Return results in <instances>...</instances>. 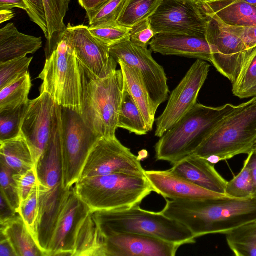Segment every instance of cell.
<instances>
[{"label":"cell","mask_w":256,"mask_h":256,"mask_svg":"<svg viewBox=\"0 0 256 256\" xmlns=\"http://www.w3.org/2000/svg\"><path fill=\"white\" fill-rule=\"evenodd\" d=\"M166 200L161 212L186 226L196 238L208 234L226 235L256 220V198Z\"/></svg>","instance_id":"cell-1"},{"label":"cell","mask_w":256,"mask_h":256,"mask_svg":"<svg viewBox=\"0 0 256 256\" xmlns=\"http://www.w3.org/2000/svg\"><path fill=\"white\" fill-rule=\"evenodd\" d=\"M234 107L230 104L212 107L196 103L156 144V159L174 165L193 154Z\"/></svg>","instance_id":"cell-2"},{"label":"cell","mask_w":256,"mask_h":256,"mask_svg":"<svg viewBox=\"0 0 256 256\" xmlns=\"http://www.w3.org/2000/svg\"><path fill=\"white\" fill-rule=\"evenodd\" d=\"M104 236L132 233L157 238L180 246L196 242L191 232L162 212H154L136 206L130 208L92 211Z\"/></svg>","instance_id":"cell-3"},{"label":"cell","mask_w":256,"mask_h":256,"mask_svg":"<svg viewBox=\"0 0 256 256\" xmlns=\"http://www.w3.org/2000/svg\"><path fill=\"white\" fill-rule=\"evenodd\" d=\"M74 187L91 211L130 208L154 192L145 176L122 173L80 179Z\"/></svg>","instance_id":"cell-4"},{"label":"cell","mask_w":256,"mask_h":256,"mask_svg":"<svg viewBox=\"0 0 256 256\" xmlns=\"http://www.w3.org/2000/svg\"><path fill=\"white\" fill-rule=\"evenodd\" d=\"M82 113L85 124L101 137L114 138L125 86L121 70L99 78L82 65Z\"/></svg>","instance_id":"cell-5"},{"label":"cell","mask_w":256,"mask_h":256,"mask_svg":"<svg viewBox=\"0 0 256 256\" xmlns=\"http://www.w3.org/2000/svg\"><path fill=\"white\" fill-rule=\"evenodd\" d=\"M256 142V97L235 106L194 154L204 158L216 156L224 161L248 154Z\"/></svg>","instance_id":"cell-6"},{"label":"cell","mask_w":256,"mask_h":256,"mask_svg":"<svg viewBox=\"0 0 256 256\" xmlns=\"http://www.w3.org/2000/svg\"><path fill=\"white\" fill-rule=\"evenodd\" d=\"M38 78L42 81L40 92H48L58 105L82 115V64L66 40L62 39L46 58Z\"/></svg>","instance_id":"cell-7"},{"label":"cell","mask_w":256,"mask_h":256,"mask_svg":"<svg viewBox=\"0 0 256 256\" xmlns=\"http://www.w3.org/2000/svg\"><path fill=\"white\" fill-rule=\"evenodd\" d=\"M60 118L62 184L69 188L79 180L90 151L101 136L72 110L61 106Z\"/></svg>","instance_id":"cell-8"},{"label":"cell","mask_w":256,"mask_h":256,"mask_svg":"<svg viewBox=\"0 0 256 256\" xmlns=\"http://www.w3.org/2000/svg\"><path fill=\"white\" fill-rule=\"evenodd\" d=\"M149 20L156 34L206 36L208 17L197 0H162Z\"/></svg>","instance_id":"cell-9"},{"label":"cell","mask_w":256,"mask_h":256,"mask_svg":"<svg viewBox=\"0 0 256 256\" xmlns=\"http://www.w3.org/2000/svg\"><path fill=\"white\" fill-rule=\"evenodd\" d=\"M139 156L116 138L101 137L90 151L80 179L122 173L144 176Z\"/></svg>","instance_id":"cell-10"},{"label":"cell","mask_w":256,"mask_h":256,"mask_svg":"<svg viewBox=\"0 0 256 256\" xmlns=\"http://www.w3.org/2000/svg\"><path fill=\"white\" fill-rule=\"evenodd\" d=\"M210 65L196 60L170 94L166 106L156 122L154 136L160 138L197 103L199 92L210 72Z\"/></svg>","instance_id":"cell-11"},{"label":"cell","mask_w":256,"mask_h":256,"mask_svg":"<svg viewBox=\"0 0 256 256\" xmlns=\"http://www.w3.org/2000/svg\"><path fill=\"white\" fill-rule=\"evenodd\" d=\"M60 107L46 92L25 106L20 132L30 146L35 166L50 140Z\"/></svg>","instance_id":"cell-12"},{"label":"cell","mask_w":256,"mask_h":256,"mask_svg":"<svg viewBox=\"0 0 256 256\" xmlns=\"http://www.w3.org/2000/svg\"><path fill=\"white\" fill-rule=\"evenodd\" d=\"M206 16V38L211 51V63L232 84L252 48L248 49L241 38L228 30L214 18Z\"/></svg>","instance_id":"cell-13"},{"label":"cell","mask_w":256,"mask_h":256,"mask_svg":"<svg viewBox=\"0 0 256 256\" xmlns=\"http://www.w3.org/2000/svg\"><path fill=\"white\" fill-rule=\"evenodd\" d=\"M111 56L136 68L140 73L157 110L167 100L169 88L164 68L152 58L151 50L132 43L130 39L109 47Z\"/></svg>","instance_id":"cell-14"},{"label":"cell","mask_w":256,"mask_h":256,"mask_svg":"<svg viewBox=\"0 0 256 256\" xmlns=\"http://www.w3.org/2000/svg\"><path fill=\"white\" fill-rule=\"evenodd\" d=\"M62 39L70 44L80 62L96 77L105 78L116 70L118 63L111 56L109 47L98 40L88 26L68 24Z\"/></svg>","instance_id":"cell-15"},{"label":"cell","mask_w":256,"mask_h":256,"mask_svg":"<svg viewBox=\"0 0 256 256\" xmlns=\"http://www.w3.org/2000/svg\"><path fill=\"white\" fill-rule=\"evenodd\" d=\"M90 211L71 187L58 218L48 256H72L78 228Z\"/></svg>","instance_id":"cell-16"},{"label":"cell","mask_w":256,"mask_h":256,"mask_svg":"<svg viewBox=\"0 0 256 256\" xmlns=\"http://www.w3.org/2000/svg\"><path fill=\"white\" fill-rule=\"evenodd\" d=\"M104 237V256H174L180 245L162 239L132 233Z\"/></svg>","instance_id":"cell-17"},{"label":"cell","mask_w":256,"mask_h":256,"mask_svg":"<svg viewBox=\"0 0 256 256\" xmlns=\"http://www.w3.org/2000/svg\"><path fill=\"white\" fill-rule=\"evenodd\" d=\"M38 214L34 239L44 256L49 247L58 218L68 192L62 183L52 188L38 182Z\"/></svg>","instance_id":"cell-18"},{"label":"cell","mask_w":256,"mask_h":256,"mask_svg":"<svg viewBox=\"0 0 256 256\" xmlns=\"http://www.w3.org/2000/svg\"><path fill=\"white\" fill-rule=\"evenodd\" d=\"M144 176L154 192L165 199L200 200L234 198L226 194L216 192L198 186L168 170H145Z\"/></svg>","instance_id":"cell-19"},{"label":"cell","mask_w":256,"mask_h":256,"mask_svg":"<svg viewBox=\"0 0 256 256\" xmlns=\"http://www.w3.org/2000/svg\"><path fill=\"white\" fill-rule=\"evenodd\" d=\"M150 50L164 56H176L212 62V54L206 36L174 34H156L150 41Z\"/></svg>","instance_id":"cell-20"},{"label":"cell","mask_w":256,"mask_h":256,"mask_svg":"<svg viewBox=\"0 0 256 256\" xmlns=\"http://www.w3.org/2000/svg\"><path fill=\"white\" fill-rule=\"evenodd\" d=\"M172 174L205 189L225 194L228 181L206 158L193 154L172 165Z\"/></svg>","instance_id":"cell-21"},{"label":"cell","mask_w":256,"mask_h":256,"mask_svg":"<svg viewBox=\"0 0 256 256\" xmlns=\"http://www.w3.org/2000/svg\"><path fill=\"white\" fill-rule=\"evenodd\" d=\"M60 112L61 106L50 140L36 166L38 182L49 188L62 184Z\"/></svg>","instance_id":"cell-22"},{"label":"cell","mask_w":256,"mask_h":256,"mask_svg":"<svg viewBox=\"0 0 256 256\" xmlns=\"http://www.w3.org/2000/svg\"><path fill=\"white\" fill-rule=\"evenodd\" d=\"M206 15L234 27L256 26V8L242 0H210L202 2Z\"/></svg>","instance_id":"cell-23"},{"label":"cell","mask_w":256,"mask_h":256,"mask_svg":"<svg viewBox=\"0 0 256 256\" xmlns=\"http://www.w3.org/2000/svg\"><path fill=\"white\" fill-rule=\"evenodd\" d=\"M41 37L19 32L10 22L0 30V62L34 54L42 46Z\"/></svg>","instance_id":"cell-24"},{"label":"cell","mask_w":256,"mask_h":256,"mask_svg":"<svg viewBox=\"0 0 256 256\" xmlns=\"http://www.w3.org/2000/svg\"><path fill=\"white\" fill-rule=\"evenodd\" d=\"M120 67L125 85L145 120L149 132L152 130L156 109L149 95L140 72L122 60H116Z\"/></svg>","instance_id":"cell-25"},{"label":"cell","mask_w":256,"mask_h":256,"mask_svg":"<svg viewBox=\"0 0 256 256\" xmlns=\"http://www.w3.org/2000/svg\"><path fill=\"white\" fill-rule=\"evenodd\" d=\"M104 256V237L92 211L80 224L72 256Z\"/></svg>","instance_id":"cell-26"},{"label":"cell","mask_w":256,"mask_h":256,"mask_svg":"<svg viewBox=\"0 0 256 256\" xmlns=\"http://www.w3.org/2000/svg\"><path fill=\"white\" fill-rule=\"evenodd\" d=\"M0 232L9 240L17 256H44L19 215L0 224Z\"/></svg>","instance_id":"cell-27"},{"label":"cell","mask_w":256,"mask_h":256,"mask_svg":"<svg viewBox=\"0 0 256 256\" xmlns=\"http://www.w3.org/2000/svg\"><path fill=\"white\" fill-rule=\"evenodd\" d=\"M0 144V160L15 174H22L36 167L30 146L22 134Z\"/></svg>","instance_id":"cell-28"},{"label":"cell","mask_w":256,"mask_h":256,"mask_svg":"<svg viewBox=\"0 0 256 256\" xmlns=\"http://www.w3.org/2000/svg\"><path fill=\"white\" fill-rule=\"evenodd\" d=\"M47 22L48 37L46 48V58L54 51L66 28L64 18L68 10V0H42Z\"/></svg>","instance_id":"cell-29"},{"label":"cell","mask_w":256,"mask_h":256,"mask_svg":"<svg viewBox=\"0 0 256 256\" xmlns=\"http://www.w3.org/2000/svg\"><path fill=\"white\" fill-rule=\"evenodd\" d=\"M118 127L138 136L146 135L149 132L140 110L126 85L120 104Z\"/></svg>","instance_id":"cell-30"},{"label":"cell","mask_w":256,"mask_h":256,"mask_svg":"<svg viewBox=\"0 0 256 256\" xmlns=\"http://www.w3.org/2000/svg\"><path fill=\"white\" fill-rule=\"evenodd\" d=\"M162 0H125L117 20L118 25L131 28L140 22L149 18Z\"/></svg>","instance_id":"cell-31"},{"label":"cell","mask_w":256,"mask_h":256,"mask_svg":"<svg viewBox=\"0 0 256 256\" xmlns=\"http://www.w3.org/2000/svg\"><path fill=\"white\" fill-rule=\"evenodd\" d=\"M230 250L236 256H256V220L242 225L226 234Z\"/></svg>","instance_id":"cell-32"},{"label":"cell","mask_w":256,"mask_h":256,"mask_svg":"<svg viewBox=\"0 0 256 256\" xmlns=\"http://www.w3.org/2000/svg\"><path fill=\"white\" fill-rule=\"evenodd\" d=\"M32 87L29 72L0 90V112L15 109L26 104Z\"/></svg>","instance_id":"cell-33"},{"label":"cell","mask_w":256,"mask_h":256,"mask_svg":"<svg viewBox=\"0 0 256 256\" xmlns=\"http://www.w3.org/2000/svg\"><path fill=\"white\" fill-rule=\"evenodd\" d=\"M232 92L241 99L256 97V46L252 49L232 84Z\"/></svg>","instance_id":"cell-34"},{"label":"cell","mask_w":256,"mask_h":256,"mask_svg":"<svg viewBox=\"0 0 256 256\" xmlns=\"http://www.w3.org/2000/svg\"><path fill=\"white\" fill-rule=\"evenodd\" d=\"M250 154L244 162L240 172L232 179L228 181L225 194L236 198H248L253 197L254 188L249 166Z\"/></svg>","instance_id":"cell-35"},{"label":"cell","mask_w":256,"mask_h":256,"mask_svg":"<svg viewBox=\"0 0 256 256\" xmlns=\"http://www.w3.org/2000/svg\"><path fill=\"white\" fill-rule=\"evenodd\" d=\"M125 0H109L98 10L86 13L89 26H116Z\"/></svg>","instance_id":"cell-36"},{"label":"cell","mask_w":256,"mask_h":256,"mask_svg":"<svg viewBox=\"0 0 256 256\" xmlns=\"http://www.w3.org/2000/svg\"><path fill=\"white\" fill-rule=\"evenodd\" d=\"M32 60L26 56L0 62V90L28 73Z\"/></svg>","instance_id":"cell-37"},{"label":"cell","mask_w":256,"mask_h":256,"mask_svg":"<svg viewBox=\"0 0 256 256\" xmlns=\"http://www.w3.org/2000/svg\"><path fill=\"white\" fill-rule=\"evenodd\" d=\"M26 105L0 112V142L13 139L21 134L20 126Z\"/></svg>","instance_id":"cell-38"},{"label":"cell","mask_w":256,"mask_h":256,"mask_svg":"<svg viewBox=\"0 0 256 256\" xmlns=\"http://www.w3.org/2000/svg\"><path fill=\"white\" fill-rule=\"evenodd\" d=\"M88 30L98 40L108 47L130 39V28L119 25L88 26Z\"/></svg>","instance_id":"cell-39"},{"label":"cell","mask_w":256,"mask_h":256,"mask_svg":"<svg viewBox=\"0 0 256 256\" xmlns=\"http://www.w3.org/2000/svg\"><path fill=\"white\" fill-rule=\"evenodd\" d=\"M0 168V194L18 214L20 200L17 185L13 177L15 173L1 160Z\"/></svg>","instance_id":"cell-40"},{"label":"cell","mask_w":256,"mask_h":256,"mask_svg":"<svg viewBox=\"0 0 256 256\" xmlns=\"http://www.w3.org/2000/svg\"><path fill=\"white\" fill-rule=\"evenodd\" d=\"M18 214L34 238L38 214V185L28 197L20 203Z\"/></svg>","instance_id":"cell-41"},{"label":"cell","mask_w":256,"mask_h":256,"mask_svg":"<svg viewBox=\"0 0 256 256\" xmlns=\"http://www.w3.org/2000/svg\"><path fill=\"white\" fill-rule=\"evenodd\" d=\"M13 177L17 185L20 203L28 197L38 185L36 168L34 167L22 174H14Z\"/></svg>","instance_id":"cell-42"},{"label":"cell","mask_w":256,"mask_h":256,"mask_svg":"<svg viewBox=\"0 0 256 256\" xmlns=\"http://www.w3.org/2000/svg\"><path fill=\"white\" fill-rule=\"evenodd\" d=\"M156 35L149 18L144 20L132 28L130 31V40L144 48H148L151 40Z\"/></svg>","instance_id":"cell-43"},{"label":"cell","mask_w":256,"mask_h":256,"mask_svg":"<svg viewBox=\"0 0 256 256\" xmlns=\"http://www.w3.org/2000/svg\"><path fill=\"white\" fill-rule=\"evenodd\" d=\"M28 10L27 12L31 21L42 30L45 37H48V30L45 10L42 0H24Z\"/></svg>","instance_id":"cell-44"},{"label":"cell","mask_w":256,"mask_h":256,"mask_svg":"<svg viewBox=\"0 0 256 256\" xmlns=\"http://www.w3.org/2000/svg\"><path fill=\"white\" fill-rule=\"evenodd\" d=\"M220 22L228 30L241 38L248 49H252L256 46V26L250 27H234Z\"/></svg>","instance_id":"cell-45"},{"label":"cell","mask_w":256,"mask_h":256,"mask_svg":"<svg viewBox=\"0 0 256 256\" xmlns=\"http://www.w3.org/2000/svg\"><path fill=\"white\" fill-rule=\"evenodd\" d=\"M0 196V224H3L16 216V214L18 213L10 206L2 194Z\"/></svg>","instance_id":"cell-46"},{"label":"cell","mask_w":256,"mask_h":256,"mask_svg":"<svg viewBox=\"0 0 256 256\" xmlns=\"http://www.w3.org/2000/svg\"><path fill=\"white\" fill-rule=\"evenodd\" d=\"M14 8L22 9L28 12V6L24 0H0V10H12Z\"/></svg>","instance_id":"cell-47"},{"label":"cell","mask_w":256,"mask_h":256,"mask_svg":"<svg viewBox=\"0 0 256 256\" xmlns=\"http://www.w3.org/2000/svg\"><path fill=\"white\" fill-rule=\"evenodd\" d=\"M0 256H17L9 240L0 232Z\"/></svg>","instance_id":"cell-48"},{"label":"cell","mask_w":256,"mask_h":256,"mask_svg":"<svg viewBox=\"0 0 256 256\" xmlns=\"http://www.w3.org/2000/svg\"><path fill=\"white\" fill-rule=\"evenodd\" d=\"M80 6L85 10L86 13L94 12L109 0H78Z\"/></svg>","instance_id":"cell-49"},{"label":"cell","mask_w":256,"mask_h":256,"mask_svg":"<svg viewBox=\"0 0 256 256\" xmlns=\"http://www.w3.org/2000/svg\"><path fill=\"white\" fill-rule=\"evenodd\" d=\"M250 154L249 166L253 184V197L256 198V152L252 150Z\"/></svg>","instance_id":"cell-50"},{"label":"cell","mask_w":256,"mask_h":256,"mask_svg":"<svg viewBox=\"0 0 256 256\" xmlns=\"http://www.w3.org/2000/svg\"><path fill=\"white\" fill-rule=\"evenodd\" d=\"M14 12L11 10H0V24L8 21L14 18Z\"/></svg>","instance_id":"cell-51"},{"label":"cell","mask_w":256,"mask_h":256,"mask_svg":"<svg viewBox=\"0 0 256 256\" xmlns=\"http://www.w3.org/2000/svg\"><path fill=\"white\" fill-rule=\"evenodd\" d=\"M246 2L256 8V0H242Z\"/></svg>","instance_id":"cell-52"},{"label":"cell","mask_w":256,"mask_h":256,"mask_svg":"<svg viewBox=\"0 0 256 256\" xmlns=\"http://www.w3.org/2000/svg\"><path fill=\"white\" fill-rule=\"evenodd\" d=\"M253 150H254L255 152H256V142H255V144H254V146Z\"/></svg>","instance_id":"cell-53"},{"label":"cell","mask_w":256,"mask_h":256,"mask_svg":"<svg viewBox=\"0 0 256 256\" xmlns=\"http://www.w3.org/2000/svg\"><path fill=\"white\" fill-rule=\"evenodd\" d=\"M197 0L200 2H207V1H208L210 0Z\"/></svg>","instance_id":"cell-54"},{"label":"cell","mask_w":256,"mask_h":256,"mask_svg":"<svg viewBox=\"0 0 256 256\" xmlns=\"http://www.w3.org/2000/svg\"><path fill=\"white\" fill-rule=\"evenodd\" d=\"M71 0H68V1L70 2V1Z\"/></svg>","instance_id":"cell-55"}]
</instances>
